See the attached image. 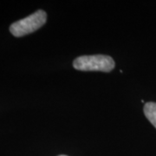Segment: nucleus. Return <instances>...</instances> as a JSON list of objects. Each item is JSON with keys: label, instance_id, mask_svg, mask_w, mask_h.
<instances>
[{"label": "nucleus", "instance_id": "nucleus-1", "mask_svg": "<svg viewBox=\"0 0 156 156\" xmlns=\"http://www.w3.org/2000/svg\"><path fill=\"white\" fill-rule=\"evenodd\" d=\"M115 65L113 58L106 55L79 56L73 62L74 68L83 71L110 72L112 69H114Z\"/></svg>", "mask_w": 156, "mask_h": 156}, {"label": "nucleus", "instance_id": "nucleus-4", "mask_svg": "<svg viewBox=\"0 0 156 156\" xmlns=\"http://www.w3.org/2000/svg\"><path fill=\"white\" fill-rule=\"evenodd\" d=\"M59 156H66V155H59Z\"/></svg>", "mask_w": 156, "mask_h": 156}, {"label": "nucleus", "instance_id": "nucleus-3", "mask_svg": "<svg viewBox=\"0 0 156 156\" xmlns=\"http://www.w3.org/2000/svg\"><path fill=\"white\" fill-rule=\"evenodd\" d=\"M144 114L156 128V102H147L144 105Z\"/></svg>", "mask_w": 156, "mask_h": 156}, {"label": "nucleus", "instance_id": "nucleus-2", "mask_svg": "<svg viewBox=\"0 0 156 156\" xmlns=\"http://www.w3.org/2000/svg\"><path fill=\"white\" fill-rule=\"evenodd\" d=\"M47 20V14L44 11L39 10L29 17H24L10 26L11 33L17 37L28 35L41 28Z\"/></svg>", "mask_w": 156, "mask_h": 156}]
</instances>
